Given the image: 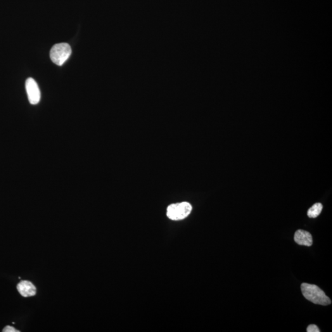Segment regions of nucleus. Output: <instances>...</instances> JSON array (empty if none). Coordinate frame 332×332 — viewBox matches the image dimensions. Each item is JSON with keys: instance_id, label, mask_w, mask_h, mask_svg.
Instances as JSON below:
<instances>
[{"instance_id": "obj_1", "label": "nucleus", "mask_w": 332, "mask_h": 332, "mask_svg": "<svg viewBox=\"0 0 332 332\" xmlns=\"http://www.w3.org/2000/svg\"><path fill=\"white\" fill-rule=\"evenodd\" d=\"M301 289L303 296L314 304L322 306L331 305V300L318 286L314 284L303 283Z\"/></svg>"}, {"instance_id": "obj_2", "label": "nucleus", "mask_w": 332, "mask_h": 332, "mask_svg": "<svg viewBox=\"0 0 332 332\" xmlns=\"http://www.w3.org/2000/svg\"><path fill=\"white\" fill-rule=\"evenodd\" d=\"M72 54V49L66 42L54 45L50 51V58L57 65L62 66Z\"/></svg>"}, {"instance_id": "obj_3", "label": "nucleus", "mask_w": 332, "mask_h": 332, "mask_svg": "<svg viewBox=\"0 0 332 332\" xmlns=\"http://www.w3.org/2000/svg\"><path fill=\"white\" fill-rule=\"evenodd\" d=\"M192 206L187 202L174 204L169 206L167 210V215L172 220H180L186 219L190 214Z\"/></svg>"}, {"instance_id": "obj_4", "label": "nucleus", "mask_w": 332, "mask_h": 332, "mask_svg": "<svg viewBox=\"0 0 332 332\" xmlns=\"http://www.w3.org/2000/svg\"><path fill=\"white\" fill-rule=\"evenodd\" d=\"M25 87L30 103L32 105H37L41 99V93L37 82L32 78H28L26 81Z\"/></svg>"}, {"instance_id": "obj_5", "label": "nucleus", "mask_w": 332, "mask_h": 332, "mask_svg": "<svg viewBox=\"0 0 332 332\" xmlns=\"http://www.w3.org/2000/svg\"><path fill=\"white\" fill-rule=\"evenodd\" d=\"M17 289L23 297L35 296L37 293L36 287L32 284V282L28 281L20 282L17 286Z\"/></svg>"}, {"instance_id": "obj_6", "label": "nucleus", "mask_w": 332, "mask_h": 332, "mask_svg": "<svg viewBox=\"0 0 332 332\" xmlns=\"http://www.w3.org/2000/svg\"><path fill=\"white\" fill-rule=\"evenodd\" d=\"M294 240L300 246L310 247L312 244V238L310 232L305 230L298 229L294 235Z\"/></svg>"}, {"instance_id": "obj_7", "label": "nucleus", "mask_w": 332, "mask_h": 332, "mask_svg": "<svg viewBox=\"0 0 332 332\" xmlns=\"http://www.w3.org/2000/svg\"><path fill=\"white\" fill-rule=\"evenodd\" d=\"M323 208L321 203H316L313 205L308 211V216L310 218H316L321 214Z\"/></svg>"}, {"instance_id": "obj_8", "label": "nucleus", "mask_w": 332, "mask_h": 332, "mask_svg": "<svg viewBox=\"0 0 332 332\" xmlns=\"http://www.w3.org/2000/svg\"><path fill=\"white\" fill-rule=\"evenodd\" d=\"M308 332H321L320 331L319 329L318 328V327L317 326H315V325L312 324V325H310L309 326L307 327V331Z\"/></svg>"}, {"instance_id": "obj_9", "label": "nucleus", "mask_w": 332, "mask_h": 332, "mask_svg": "<svg viewBox=\"0 0 332 332\" xmlns=\"http://www.w3.org/2000/svg\"><path fill=\"white\" fill-rule=\"evenodd\" d=\"M3 332H19L20 331L14 328L13 327L11 326H6L5 328L3 330Z\"/></svg>"}]
</instances>
